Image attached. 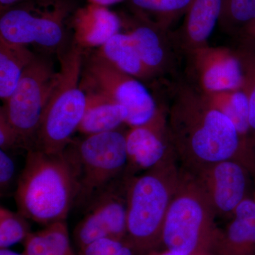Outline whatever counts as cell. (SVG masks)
<instances>
[{"label": "cell", "instance_id": "1", "mask_svg": "<svg viewBox=\"0 0 255 255\" xmlns=\"http://www.w3.org/2000/svg\"><path fill=\"white\" fill-rule=\"evenodd\" d=\"M167 114L169 136L182 168L191 173L227 159H238L255 174V153L233 122L187 81L172 88Z\"/></svg>", "mask_w": 255, "mask_h": 255}, {"label": "cell", "instance_id": "2", "mask_svg": "<svg viewBox=\"0 0 255 255\" xmlns=\"http://www.w3.org/2000/svg\"><path fill=\"white\" fill-rule=\"evenodd\" d=\"M78 194L75 170L64 152L27 150L14 194L18 213L44 226L66 221Z\"/></svg>", "mask_w": 255, "mask_h": 255}, {"label": "cell", "instance_id": "3", "mask_svg": "<svg viewBox=\"0 0 255 255\" xmlns=\"http://www.w3.org/2000/svg\"><path fill=\"white\" fill-rule=\"evenodd\" d=\"M175 158L128 177L126 242L135 253L146 254L162 245L164 221L180 175Z\"/></svg>", "mask_w": 255, "mask_h": 255}, {"label": "cell", "instance_id": "4", "mask_svg": "<svg viewBox=\"0 0 255 255\" xmlns=\"http://www.w3.org/2000/svg\"><path fill=\"white\" fill-rule=\"evenodd\" d=\"M207 194L195 176L180 169L179 182L169 205L162 245L180 255L213 254L221 229Z\"/></svg>", "mask_w": 255, "mask_h": 255}, {"label": "cell", "instance_id": "5", "mask_svg": "<svg viewBox=\"0 0 255 255\" xmlns=\"http://www.w3.org/2000/svg\"><path fill=\"white\" fill-rule=\"evenodd\" d=\"M83 58L82 48L77 44L60 54L58 80L43 112L33 148L59 154L73 141L87 105V95L81 85Z\"/></svg>", "mask_w": 255, "mask_h": 255}, {"label": "cell", "instance_id": "6", "mask_svg": "<svg viewBox=\"0 0 255 255\" xmlns=\"http://www.w3.org/2000/svg\"><path fill=\"white\" fill-rule=\"evenodd\" d=\"M78 184L75 206L85 207L101 191L127 175L126 132L119 130L73 140L63 151Z\"/></svg>", "mask_w": 255, "mask_h": 255}, {"label": "cell", "instance_id": "7", "mask_svg": "<svg viewBox=\"0 0 255 255\" xmlns=\"http://www.w3.org/2000/svg\"><path fill=\"white\" fill-rule=\"evenodd\" d=\"M72 10L68 0H28L4 9L0 38L15 44L59 48L65 39V21Z\"/></svg>", "mask_w": 255, "mask_h": 255}, {"label": "cell", "instance_id": "8", "mask_svg": "<svg viewBox=\"0 0 255 255\" xmlns=\"http://www.w3.org/2000/svg\"><path fill=\"white\" fill-rule=\"evenodd\" d=\"M58 76V72L50 60L36 55L1 107L26 151L33 147L37 130Z\"/></svg>", "mask_w": 255, "mask_h": 255}, {"label": "cell", "instance_id": "9", "mask_svg": "<svg viewBox=\"0 0 255 255\" xmlns=\"http://www.w3.org/2000/svg\"><path fill=\"white\" fill-rule=\"evenodd\" d=\"M85 82L107 94L128 111L126 124L139 127L150 122L159 107L140 80L116 68L100 53H94L85 65Z\"/></svg>", "mask_w": 255, "mask_h": 255}, {"label": "cell", "instance_id": "10", "mask_svg": "<svg viewBox=\"0 0 255 255\" xmlns=\"http://www.w3.org/2000/svg\"><path fill=\"white\" fill-rule=\"evenodd\" d=\"M128 180V177L124 176L112 183L85 206L83 219L73 233L79 251L102 238L126 241Z\"/></svg>", "mask_w": 255, "mask_h": 255}, {"label": "cell", "instance_id": "11", "mask_svg": "<svg viewBox=\"0 0 255 255\" xmlns=\"http://www.w3.org/2000/svg\"><path fill=\"white\" fill-rule=\"evenodd\" d=\"M187 81L203 94L242 88L243 69L236 50L209 46L185 53Z\"/></svg>", "mask_w": 255, "mask_h": 255}, {"label": "cell", "instance_id": "12", "mask_svg": "<svg viewBox=\"0 0 255 255\" xmlns=\"http://www.w3.org/2000/svg\"><path fill=\"white\" fill-rule=\"evenodd\" d=\"M250 173L241 161L227 159L192 174L205 191L216 216H233L238 206L248 197Z\"/></svg>", "mask_w": 255, "mask_h": 255}, {"label": "cell", "instance_id": "13", "mask_svg": "<svg viewBox=\"0 0 255 255\" xmlns=\"http://www.w3.org/2000/svg\"><path fill=\"white\" fill-rule=\"evenodd\" d=\"M145 68L154 78L173 73L180 53L171 30L132 14L121 16Z\"/></svg>", "mask_w": 255, "mask_h": 255}, {"label": "cell", "instance_id": "14", "mask_svg": "<svg viewBox=\"0 0 255 255\" xmlns=\"http://www.w3.org/2000/svg\"><path fill=\"white\" fill-rule=\"evenodd\" d=\"M167 114L164 108L159 107L150 122L130 127L126 132L128 177L137 171L153 168L176 156L169 136Z\"/></svg>", "mask_w": 255, "mask_h": 255}, {"label": "cell", "instance_id": "15", "mask_svg": "<svg viewBox=\"0 0 255 255\" xmlns=\"http://www.w3.org/2000/svg\"><path fill=\"white\" fill-rule=\"evenodd\" d=\"M223 0H194L180 27L171 31L176 46L183 55L209 46L208 41L219 23Z\"/></svg>", "mask_w": 255, "mask_h": 255}, {"label": "cell", "instance_id": "16", "mask_svg": "<svg viewBox=\"0 0 255 255\" xmlns=\"http://www.w3.org/2000/svg\"><path fill=\"white\" fill-rule=\"evenodd\" d=\"M76 44L102 47L123 27L122 17L106 6L90 4L79 9L73 19Z\"/></svg>", "mask_w": 255, "mask_h": 255}, {"label": "cell", "instance_id": "17", "mask_svg": "<svg viewBox=\"0 0 255 255\" xmlns=\"http://www.w3.org/2000/svg\"><path fill=\"white\" fill-rule=\"evenodd\" d=\"M222 231L214 255H255V200L248 197L238 206Z\"/></svg>", "mask_w": 255, "mask_h": 255}, {"label": "cell", "instance_id": "18", "mask_svg": "<svg viewBox=\"0 0 255 255\" xmlns=\"http://www.w3.org/2000/svg\"><path fill=\"white\" fill-rule=\"evenodd\" d=\"M87 105L78 131L85 135L118 130L126 124L128 111L103 92L86 87Z\"/></svg>", "mask_w": 255, "mask_h": 255}, {"label": "cell", "instance_id": "19", "mask_svg": "<svg viewBox=\"0 0 255 255\" xmlns=\"http://www.w3.org/2000/svg\"><path fill=\"white\" fill-rule=\"evenodd\" d=\"M98 53L116 68L141 82L150 81L154 79L142 63L128 33L119 32L114 35L100 47Z\"/></svg>", "mask_w": 255, "mask_h": 255}, {"label": "cell", "instance_id": "20", "mask_svg": "<svg viewBox=\"0 0 255 255\" xmlns=\"http://www.w3.org/2000/svg\"><path fill=\"white\" fill-rule=\"evenodd\" d=\"M201 94L209 103L233 122L244 143L255 153L251 141L249 100L244 88L242 87L237 90L216 93Z\"/></svg>", "mask_w": 255, "mask_h": 255}, {"label": "cell", "instance_id": "21", "mask_svg": "<svg viewBox=\"0 0 255 255\" xmlns=\"http://www.w3.org/2000/svg\"><path fill=\"white\" fill-rule=\"evenodd\" d=\"M36 55L23 45L0 38V97L6 102L14 92L23 72Z\"/></svg>", "mask_w": 255, "mask_h": 255}, {"label": "cell", "instance_id": "22", "mask_svg": "<svg viewBox=\"0 0 255 255\" xmlns=\"http://www.w3.org/2000/svg\"><path fill=\"white\" fill-rule=\"evenodd\" d=\"M23 243L24 255H78L70 244L66 221L31 232Z\"/></svg>", "mask_w": 255, "mask_h": 255}, {"label": "cell", "instance_id": "23", "mask_svg": "<svg viewBox=\"0 0 255 255\" xmlns=\"http://www.w3.org/2000/svg\"><path fill=\"white\" fill-rule=\"evenodd\" d=\"M132 14L170 30L194 0H126Z\"/></svg>", "mask_w": 255, "mask_h": 255}, {"label": "cell", "instance_id": "24", "mask_svg": "<svg viewBox=\"0 0 255 255\" xmlns=\"http://www.w3.org/2000/svg\"><path fill=\"white\" fill-rule=\"evenodd\" d=\"M255 21V0H223L219 25L223 32L239 38Z\"/></svg>", "mask_w": 255, "mask_h": 255}, {"label": "cell", "instance_id": "25", "mask_svg": "<svg viewBox=\"0 0 255 255\" xmlns=\"http://www.w3.org/2000/svg\"><path fill=\"white\" fill-rule=\"evenodd\" d=\"M236 51L243 69L244 77L243 87L249 100L251 141L255 150V44L241 42Z\"/></svg>", "mask_w": 255, "mask_h": 255}, {"label": "cell", "instance_id": "26", "mask_svg": "<svg viewBox=\"0 0 255 255\" xmlns=\"http://www.w3.org/2000/svg\"><path fill=\"white\" fill-rule=\"evenodd\" d=\"M26 217L4 206L0 207V249L25 241L31 233L29 223Z\"/></svg>", "mask_w": 255, "mask_h": 255}, {"label": "cell", "instance_id": "27", "mask_svg": "<svg viewBox=\"0 0 255 255\" xmlns=\"http://www.w3.org/2000/svg\"><path fill=\"white\" fill-rule=\"evenodd\" d=\"M25 149L21 137L17 132L15 130L14 127L11 126L4 111L0 110V148L1 150L6 151L14 150L16 148Z\"/></svg>", "mask_w": 255, "mask_h": 255}, {"label": "cell", "instance_id": "28", "mask_svg": "<svg viewBox=\"0 0 255 255\" xmlns=\"http://www.w3.org/2000/svg\"><path fill=\"white\" fill-rule=\"evenodd\" d=\"M125 243L114 238H102L79 251V255H114Z\"/></svg>", "mask_w": 255, "mask_h": 255}, {"label": "cell", "instance_id": "29", "mask_svg": "<svg viewBox=\"0 0 255 255\" xmlns=\"http://www.w3.org/2000/svg\"><path fill=\"white\" fill-rule=\"evenodd\" d=\"M16 164L6 151L0 150V191L1 194L9 190L14 181Z\"/></svg>", "mask_w": 255, "mask_h": 255}, {"label": "cell", "instance_id": "30", "mask_svg": "<svg viewBox=\"0 0 255 255\" xmlns=\"http://www.w3.org/2000/svg\"><path fill=\"white\" fill-rule=\"evenodd\" d=\"M240 41L255 44V21L248 26L239 36Z\"/></svg>", "mask_w": 255, "mask_h": 255}, {"label": "cell", "instance_id": "31", "mask_svg": "<svg viewBox=\"0 0 255 255\" xmlns=\"http://www.w3.org/2000/svg\"><path fill=\"white\" fill-rule=\"evenodd\" d=\"M126 0H88L90 4L99 5V6H106L107 7L110 5L118 4Z\"/></svg>", "mask_w": 255, "mask_h": 255}, {"label": "cell", "instance_id": "32", "mask_svg": "<svg viewBox=\"0 0 255 255\" xmlns=\"http://www.w3.org/2000/svg\"><path fill=\"white\" fill-rule=\"evenodd\" d=\"M135 253L134 250L126 242L125 244L114 255H134Z\"/></svg>", "mask_w": 255, "mask_h": 255}, {"label": "cell", "instance_id": "33", "mask_svg": "<svg viewBox=\"0 0 255 255\" xmlns=\"http://www.w3.org/2000/svg\"><path fill=\"white\" fill-rule=\"evenodd\" d=\"M26 1H28V0H0L1 9H7V8L20 4V3L24 2Z\"/></svg>", "mask_w": 255, "mask_h": 255}, {"label": "cell", "instance_id": "34", "mask_svg": "<svg viewBox=\"0 0 255 255\" xmlns=\"http://www.w3.org/2000/svg\"><path fill=\"white\" fill-rule=\"evenodd\" d=\"M142 255H180L175 254V253H172V252H170L169 251H167L165 250L164 251L162 252H157L156 251H151L150 253H146V254H144ZM214 255L213 254H204V255Z\"/></svg>", "mask_w": 255, "mask_h": 255}, {"label": "cell", "instance_id": "35", "mask_svg": "<svg viewBox=\"0 0 255 255\" xmlns=\"http://www.w3.org/2000/svg\"><path fill=\"white\" fill-rule=\"evenodd\" d=\"M0 255H24L23 254H18L8 249H0Z\"/></svg>", "mask_w": 255, "mask_h": 255}, {"label": "cell", "instance_id": "36", "mask_svg": "<svg viewBox=\"0 0 255 255\" xmlns=\"http://www.w3.org/2000/svg\"><path fill=\"white\" fill-rule=\"evenodd\" d=\"M254 199H255V198H254Z\"/></svg>", "mask_w": 255, "mask_h": 255}]
</instances>
